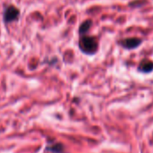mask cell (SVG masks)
<instances>
[{"mask_svg":"<svg viewBox=\"0 0 153 153\" xmlns=\"http://www.w3.org/2000/svg\"><path fill=\"white\" fill-rule=\"evenodd\" d=\"M80 47L83 52L91 54L97 49V41L92 37H83L81 40Z\"/></svg>","mask_w":153,"mask_h":153,"instance_id":"6da1fadb","label":"cell"},{"mask_svg":"<svg viewBox=\"0 0 153 153\" xmlns=\"http://www.w3.org/2000/svg\"><path fill=\"white\" fill-rule=\"evenodd\" d=\"M18 15H19V10L16 7L10 5L5 9L4 13V20L6 22H10L16 20Z\"/></svg>","mask_w":153,"mask_h":153,"instance_id":"7a4b0ae2","label":"cell"},{"mask_svg":"<svg viewBox=\"0 0 153 153\" xmlns=\"http://www.w3.org/2000/svg\"><path fill=\"white\" fill-rule=\"evenodd\" d=\"M140 42H141V40L138 39H135V38L128 39L124 41V46L127 48H136L140 44Z\"/></svg>","mask_w":153,"mask_h":153,"instance_id":"3957f363","label":"cell"},{"mask_svg":"<svg viewBox=\"0 0 153 153\" xmlns=\"http://www.w3.org/2000/svg\"><path fill=\"white\" fill-rule=\"evenodd\" d=\"M153 69V63L151 61H146L142 63V65L140 67V70L143 72H151Z\"/></svg>","mask_w":153,"mask_h":153,"instance_id":"277c9868","label":"cell"},{"mask_svg":"<svg viewBox=\"0 0 153 153\" xmlns=\"http://www.w3.org/2000/svg\"><path fill=\"white\" fill-rule=\"evenodd\" d=\"M48 150L54 153H63L64 146L60 143H56V144H54V145L48 147Z\"/></svg>","mask_w":153,"mask_h":153,"instance_id":"5b68a950","label":"cell"},{"mask_svg":"<svg viewBox=\"0 0 153 153\" xmlns=\"http://www.w3.org/2000/svg\"><path fill=\"white\" fill-rule=\"evenodd\" d=\"M90 24H91V22H90V21L87 22H84V23L81 26V32H85V31H87L88 29H89Z\"/></svg>","mask_w":153,"mask_h":153,"instance_id":"8992f818","label":"cell"}]
</instances>
